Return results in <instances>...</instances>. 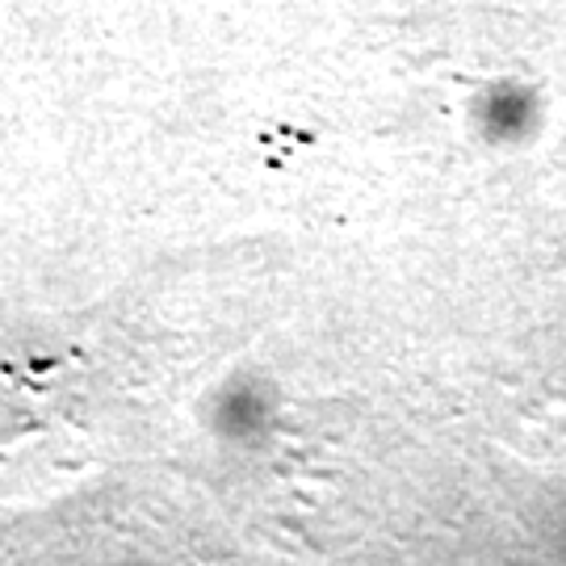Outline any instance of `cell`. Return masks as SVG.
Wrapping results in <instances>:
<instances>
[{
  "mask_svg": "<svg viewBox=\"0 0 566 566\" xmlns=\"http://www.w3.org/2000/svg\"><path fill=\"white\" fill-rule=\"evenodd\" d=\"M210 428L223 437V441H252L264 428V407H261V390L248 382H227L219 395H214V407H210Z\"/></svg>",
  "mask_w": 566,
  "mask_h": 566,
  "instance_id": "cell-1",
  "label": "cell"
}]
</instances>
